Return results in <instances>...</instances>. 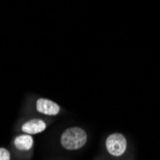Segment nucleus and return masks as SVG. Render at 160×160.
<instances>
[{"label": "nucleus", "instance_id": "f257e3e1", "mask_svg": "<svg viewBox=\"0 0 160 160\" xmlns=\"http://www.w3.org/2000/svg\"><path fill=\"white\" fill-rule=\"evenodd\" d=\"M87 142L85 130L80 127L66 128L61 135L62 147L67 151H77L82 149Z\"/></svg>", "mask_w": 160, "mask_h": 160}, {"label": "nucleus", "instance_id": "f03ea898", "mask_svg": "<svg viewBox=\"0 0 160 160\" xmlns=\"http://www.w3.org/2000/svg\"><path fill=\"white\" fill-rule=\"evenodd\" d=\"M106 149L108 151V152L114 156V157H119L122 156L126 151H127V147H128V142L126 137L119 132H115V133H111L108 136V138L106 139Z\"/></svg>", "mask_w": 160, "mask_h": 160}, {"label": "nucleus", "instance_id": "7ed1b4c3", "mask_svg": "<svg viewBox=\"0 0 160 160\" xmlns=\"http://www.w3.org/2000/svg\"><path fill=\"white\" fill-rule=\"evenodd\" d=\"M36 109L38 113L47 116H56L61 112V107L59 104L46 98H38L37 100Z\"/></svg>", "mask_w": 160, "mask_h": 160}, {"label": "nucleus", "instance_id": "20e7f679", "mask_svg": "<svg viewBox=\"0 0 160 160\" xmlns=\"http://www.w3.org/2000/svg\"><path fill=\"white\" fill-rule=\"evenodd\" d=\"M47 128L46 123L38 118H33L26 121L22 126H21V130L22 132L27 133V134H38L42 132H44Z\"/></svg>", "mask_w": 160, "mask_h": 160}, {"label": "nucleus", "instance_id": "39448f33", "mask_svg": "<svg viewBox=\"0 0 160 160\" xmlns=\"http://www.w3.org/2000/svg\"><path fill=\"white\" fill-rule=\"evenodd\" d=\"M13 146L20 152H28L34 146V138L31 134H20L13 140Z\"/></svg>", "mask_w": 160, "mask_h": 160}, {"label": "nucleus", "instance_id": "423d86ee", "mask_svg": "<svg viewBox=\"0 0 160 160\" xmlns=\"http://www.w3.org/2000/svg\"><path fill=\"white\" fill-rule=\"evenodd\" d=\"M0 160H11V153L5 148H0Z\"/></svg>", "mask_w": 160, "mask_h": 160}]
</instances>
